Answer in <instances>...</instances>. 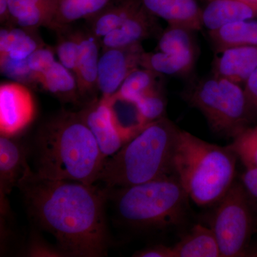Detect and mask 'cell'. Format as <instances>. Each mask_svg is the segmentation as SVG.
Returning a JSON list of instances; mask_svg holds the SVG:
<instances>
[{
	"mask_svg": "<svg viewBox=\"0 0 257 257\" xmlns=\"http://www.w3.org/2000/svg\"><path fill=\"white\" fill-rule=\"evenodd\" d=\"M79 51L75 75L81 98L97 89L101 41L89 32L78 31Z\"/></svg>",
	"mask_w": 257,
	"mask_h": 257,
	"instance_id": "obj_16",
	"label": "cell"
},
{
	"mask_svg": "<svg viewBox=\"0 0 257 257\" xmlns=\"http://www.w3.org/2000/svg\"><path fill=\"white\" fill-rule=\"evenodd\" d=\"M155 18L143 5L121 26L104 37L101 40V46L103 50H106L124 48L141 44L155 32Z\"/></svg>",
	"mask_w": 257,
	"mask_h": 257,
	"instance_id": "obj_14",
	"label": "cell"
},
{
	"mask_svg": "<svg viewBox=\"0 0 257 257\" xmlns=\"http://www.w3.org/2000/svg\"><path fill=\"white\" fill-rule=\"evenodd\" d=\"M197 57V51L175 53L157 50L155 52H145L142 56L140 67L161 76L185 75L192 72Z\"/></svg>",
	"mask_w": 257,
	"mask_h": 257,
	"instance_id": "obj_18",
	"label": "cell"
},
{
	"mask_svg": "<svg viewBox=\"0 0 257 257\" xmlns=\"http://www.w3.org/2000/svg\"><path fill=\"white\" fill-rule=\"evenodd\" d=\"M59 0H48L19 15L12 23L19 28L36 30L40 27L50 28L55 18Z\"/></svg>",
	"mask_w": 257,
	"mask_h": 257,
	"instance_id": "obj_27",
	"label": "cell"
},
{
	"mask_svg": "<svg viewBox=\"0 0 257 257\" xmlns=\"http://www.w3.org/2000/svg\"><path fill=\"white\" fill-rule=\"evenodd\" d=\"M111 0H59L50 28L60 32L81 19L92 18L102 11Z\"/></svg>",
	"mask_w": 257,
	"mask_h": 257,
	"instance_id": "obj_23",
	"label": "cell"
},
{
	"mask_svg": "<svg viewBox=\"0 0 257 257\" xmlns=\"http://www.w3.org/2000/svg\"><path fill=\"white\" fill-rule=\"evenodd\" d=\"M239 179L257 219V168L245 169Z\"/></svg>",
	"mask_w": 257,
	"mask_h": 257,
	"instance_id": "obj_32",
	"label": "cell"
},
{
	"mask_svg": "<svg viewBox=\"0 0 257 257\" xmlns=\"http://www.w3.org/2000/svg\"><path fill=\"white\" fill-rule=\"evenodd\" d=\"M203 1L207 2L209 0H203ZM244 1L247 2L248 3H251V4L256 5L257 6V0H244Z\"/></svg>",
	"mask_w": 257,
	"mask_h": 257,
	"instance_id": "obj_37",
	"label": "cell"
},
{
	"mask_svg": "<svg viewBox=\"0 0 257 257\" xmlns=\"http://www.w3.org/2000/svg\"><path fill=\"white\" fill-rule=\"evenodd\" d=\"M26 255L32 257H62L63 253L59 248L54 247L38 234H32L27 248Z\"/></svg>",
	"mask_w": 257,
	"mask_h": 257,
	"instance_id": "obj_31",
	"label": "cell"
},
{
	"mask_svg": "<svg viewBox=\"0 0 257 257\" xmlns=\"http://www.w3.org/2000/svg\"><path fill=\"white\" fill-rule=\"evenodd\" d=\"M79 112L95 138L105 160L136 136L116 122L109 98L101 96L99 99H94Z\"/></svg>",
	"mask_w": 257,
	"mask_h": 257,
	"instance_id": "obj_9",
	"label": "cell"
},
{
	"mask_svg": "<svg viewBox=\"0 0 257 257\" xmlns=\"http://www.w3.org/2000/svg\"><path fill=\"white\" fill-rule=\"evenodd\" d=\"M139 257H175L172 246L156 245L139 251L133 255Z\"/></svg>",
	"mask_w": 257,
	"mask_h": 257,
	"instance_id": "obj_35",
	"label": "cell"
},
{
	"mask_svg": "<svg viewBox=\"0 0 257 257\" xmlns=\"http://www.w3.org/2000/svg\"><path fill=\"white\" fill-rule=\"evenodd\" d=\"M104 189L118 220L134 229H169L182 224L187 216L189 198L174 175L130 187Z\"/></svg>",
	"mask_w": 257,
	"mask_h": 257,
	"instance_id": "obj_5",
	"label": "cell"
},
{
	"mask_svg": "<svg viewBox=\"0 0 257 257\" xmlns=\"http://www.w3.org/2000/svg\"><path fill=\"white\" fill-rule=\"evenodd\" d=\"M30 147L15 138H0V191L1 202L14 187L29 167Z\"/></svg>",
	"mask_w": 257,
	"mask_h": 257,
	"instance_id": "obj_11",
	"label": "cell"
},
{
	"mask_svg": "<svg viewBox=\"0 0 257 257\" xmlns=\"http://www.w3.org/2000/svg\"><path fill=\"white\" fill-rule=\"evenodd\" d=\"M139 112L145 124L165 117L166 99L160 86L135 101Z\"/></svg>",
	"mask_w": 257,
	"mask_h": 257,
	"instance_id": "obj_28",
	"label": "cell"
},
{
	"mask_svg": "<svg viewBox=\"0 0 257 257\" xmlns=\"http://www.w3.org/2000/svg\"><path fill=\"white\" fill-rule=\"evenodd\" d=\"M251 122H257V68L243 84Z\"/></svg>",
	"mask_w": 257,
	"mask_h": 257,
	"instance_id": "obj_33",
	"label": "cell"
},
{
	"mask_svg": "<svg viewBox=\"0 0 257 257\" xmlns=\"http://www.w3.org/2000/svg\"><path fill=\"white\" fill-rule=\"evenodd\" d=\"M9 2L10 0H0V21L2 24L10 25Z\"/></svg>",
	"mask_w": 257,
	"mask_h": 257,
	"instance_id": "obj_36",
	"label": "cell"
},
{
	"mask_svg": "<svg viewBox=\"0 0 257 257\" xmlns=\"http://www.w3.org/2000/svg\"><path fill=\"white\" fill-rule=\"evenodd\" d=\"M238 161L229 145L209 143L180 130L172 157V175L197 205L210 207L236 180Z\"/></svg>",
	"mask_w": 257,
	"mask_h": 257,
	"instance_id": "obj_4",
	"label": "cell"
},
{
	"mask_svg": "<svg viewBox=\"0 0 257 257\" xmlns=\"http://www.w3.org/2000/svg\"><path fill=\"white\" fill-rule=\"evenodd\" d=\"M48 0H10L9 13L10 25H12L13 20L19 15L25 13L27 10L42 4ZM13 26V25H12Z\"/></svg>",
	"mask_w": 257,
	"mask_h": 257,
	"instance_id": "obj_34",
	"label": "cell"
},
{
	"mask_svg": "<svg viewBox=\"0 0 257 257\" xmlns=\"http://www.w3.org/2000/svg\"><path fill=\"white\" fill-rule=\"evenodd\" d=\"M58 33L59 40L55 47V53L59 62L75 74L79 51L78 31L66 34L62 30Z\"/></svg>",
	"mask_w": 257,
	"mask_h": 257,
	"instance_id": "obj_29",
	"label": "cell"
},
{
	"mask_svg": "<svg viewBox=\"0 0 257 257\" xmlns=\"http://www.w3.org/2000/svg\"><path fill=\"white\" fill-rule=\"evenodd\" d=\"M217 53L232 47L257 46V18L243 20L209 32Z\"/></svg>",
	"mask_w": 257,
	"mask_h": 257,
	"instance_id": "obj_21",
	"label": "cell"
},
{
	"mask_svg": "<svg viewBox=\"0 0 257 257\" xmlns=\"http://www.w3.org/2000/svg\"><path fill=\"white\" fill-rule=\"evenodd\" d=\"M229 145L245 169L257 168V124L244 128Z\"/></svg>",
	"mask_w": 257,
	"mask_h": 257,
	"instance_id": "obj_26",
	"label": "cell"
},
{
	"mask_svg": "<svg viewBox=\"0 0 257 257\" xmlns=\"http://www.w3.org/2000/svg\"><path fill=\"white\" fill-rule=\"evenodd\" d=\"M35 84L65 102L77 103L82 99L75 75L59 61L56 60L46 72L39 75Z\"/></svg>",
	"mask_w": 257,
	"mask_h": 257,
	"instance_id": "obj_19",
	"label": "cell"
},
{
	"mask_svg": "<svg viewBox=\"0 0 257 257\" xmlns=\"http://www.w3.org/2000/svg\"><path fill=\"white\" fill-rule=\"evenodd\" d=\"M160 76L150 69L138 67L128 74L119 90L113 96L135 102L147 93L160 86Z\"/></svg>",
	"mask_w": 257,
	"mask_h": 257,
	"instance_id": "obj_24",
	"label": "cell"
},
{
	"mask_svg": "<svg viewBox=\"0 0 257 257\" xmlns=\"http://www.w3.org/2000/svg\"><path fill=\"white\" fill-rule=\"evenodd\" d=\"M19 189L34 222L53 235L64 256L100 257L109 244L104 188L45 178L27 168Z\"/></svg>",
	"mask_w": 257,
	"mask_h": 257,
	"instance_id": "obj_1",
	"label": "cell"
},
{
	"mask_svg": "<svg viewBox=\"0 0 257 257\" xmlns=\"http://www.w3.org/2000/svg\"><path fill=\"white\" fill-rule=\"evenodd\" d=\"M213 64V74L243 86L257 68V46L232 47L220 52Z\"/></svg>",
	"mask_w": 257,
	"mask_h": 257,
	"instance_id": "obj_13",
	"label": "cell"
},
{
	"mask_svg": "<svg viewBox=\"0 0 257 257\" xmlns=\"http://www.w3.org/2000/svg\"><path fill=\"white\" fill-rule=\"evenodd\" d=\"M202 11V28L208 31L257 18V6L244 0H209Z\"/></svg>",
	"mask_w": 257,
	"mask_h": 257,
	"instance_id": "obj_15",
	"label": "cell"
},
{
	"mask_svg": "<svg viewBox=\"0 0 257 257\" xmlns=\"http://www.w3.org/2000/svg\"><path fill=\"white\" fill-rule=\"evenodd\" d=\"M55 51L49 47L42 46L29 57V68L33 76L34 82L39 75L46 72L56 61Z\"/></svg>",
	"mask_w": 257,
	"mask_h": 257,
	"instance_id": "obj_30",
	"label": "cell"
},
{
	"mask_svg": "<svg viewBox=\"0 0 257 257\" xmlns=\"http://www.w3.org/2000/svg\"><path fill=\"white\" fill-rule=\"evenodd\" d=\"M145 9L168 25L182 26L193 31L202 28V8L197 0H140Z\"/></svg>",
	"mask_w": 257,
	"mask_h": 257,
	"instance_id": "obj_12",
	"label": "cell"
},
{
	"mask_svg": "<svg viewBox=\"0 0 257 257\" xmlns=\"http://www.w3.org/2000/svg\"><path fill=\"white\" fill-rule=\"evenodd\" d=\"M194 32L184 27L168 25L160 35L157 50L168 53L197 51Z\"/></svg>",
	"mask_w": 257,
	"mask_h": 257,
	"instance_id": "obj_25",
	"label": "cell"
},
{
	"mask_svg": "<svg viewBox=\"0 0 257 257\" xmlns=\"http://www.w3.org/2000/svg\"><path fill=\"white\" fill-rule=\"evenodd\" d=\"M186 99L221 136L234 138L252 125L242 86L229 79L213 74L191 88Z\"/></svg>",
	"mask_w": 257,
	"mask_h": 257,
	"instance_id": "obj_6",
	"label": "cell"
},
{
	"mask_svg": "<svg viewBox=\"0 0 257 257\" xmlns=\"http://www.w3.org/2000/svg\"><path fill=\"white\" fill-rule=\"evenodd\" d=\"M180 128L165 117L147 124L104 160L97 182L104 189L130 187L172 175V157Z\"/></svg>",
	"mask_w": 257,
	"mask_h": 257,
	"instance_id": "obj_3",
	"label": "cell"
},
{
	"mask_svg": "<svg viewBox=\"0 0 257 257\" xmlns=\"http://www.w3.org/2000/svg\"><path fill=\"white\" fill-rule=\"evenodd\" d=\"M36 104L26 84L15 82L0 85V134L16 138L32 124L36 116Z\"/></svg>",
	"mask_w": 257,
	"mask_h": 257,
	"instance_id": "obj_8",
	"label": "cell"
},
{
	"mask_svg": "<svg viewBox=\"0 0 257 257\" xmlns=\"http://www.w3.org/2000/svg\"><path fill=\"white\" fill-rule=\"evenodd\" d=\"M214 206L210 227L221 257L257 256V245L251 244L257 219L239 179Z\"/></svg>",
	"mask_w": 257,
	"mask_h": 257,
	"instance_id": "obj_7",
	"label": "cell"
},
{
	"mask_svg": "<svg viewBox=\"0 0 257 257\" xmlns=\"http://www.w3.org/2000/svg\"><path fill=\"white\" fill-rule=\"evenodd\" d=\"M144 50L141 44L124 48L103 50L98 68L97 89L101 97L116 94L126 77L140 67Z\"/></svg>",
	"mask_w": 257,
	"mask_h": 257,
	"instance_id": "obj_10",
	"label": "cell"
},
{
	"mask_svg": "<svg viewBox=\"0 0 257 257\" xmlns=\"http://www.w3.org/2000/svg\"><path fill=\"white\" fill-rule=\"evenodd\" d=\"M31 146L34 171L47 179L94 184L105 160L79 112L62 111L50 117Z\"/></svg>",
	"mask_w": 257,
	"mask_h": 257,
	"instance_id": "obj_2",
	"label": "cell"
},
{
	"mask_svg": "<svg viewBox=\"0 0 257 257\" xmlns=\"http://www.w3.org/2000/svg\"><path fill=\"white\" fill-rule=\"evenodd\" d=\"M143 6L140 0H121L116 4L109 3L102 11L91 18V33L101 40L108 34L125 23Z\"/></svg>",
	"mask_w": 257,
	"mask_h": 257,
	"instance_id": "obj_22",
	"label": "cell"
},
{
	"mask_svg": "<svg viewBox=\"0 0 257 257\" xmlns=\"http://www.w3.org/2000/svg\"><path fill=\"white\" fill-rule=\"evenodd\" d=\"M35 30L13 28L8 25L0 32V60L25 61L45 44Z\"/></svg>",
	"mask_w": 257,
	"mask_h": 257,
	"instance_id": "obj_17",
	"label": "cell"
},
{
	"mask_svg": "<svg viewBox=\"0 0 257 257\" xmlns=\"http://www.w3.org/2000/svg\"><path fill=\"white\" fill-rule=\"evenodd\" d=\"M172 246L175 257H221L219 243L210 226L194 225Z\"/></svg>",
	"mask_w": 257,
	"mask_h": 257,
	"instance_id": "obj_20",
	"label": "cell"
}]
</instances>
